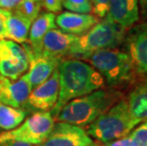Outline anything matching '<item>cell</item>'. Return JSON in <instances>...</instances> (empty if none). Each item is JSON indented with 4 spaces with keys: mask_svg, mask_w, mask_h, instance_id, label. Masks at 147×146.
<instances>
[{
    "mask_svg": "<svg viewBox=\"0 0 147 146\" xmlns=\"http://www.w3.org/2000/svg\"><path fill=\"white\" fill-rule=\"evenodd\" d=\"M30 112L23 108H14L0 102V128L9 131L16 128Z\"/></svg>",
    "mask_w": 147,
    "mask_h": 146,
    "instance_id": "19",
    "label": "cell"
},
{
    "mask_svg": "<svg viewBox=\"0 0 147 146\" xmlns=\"http://www.w3.org/2000/svg\"><path fill=\"white\" fill-rule=\"evenodd\" d=\"M42 7H44L49 12L56 13L60 12L63 7V0H41Z\"/></svg>",
    "mask_w": 147,
    "mask_h": 146,
    "instance_id": "25",
    "label": "cell"
},
{
    "mask_svg": "<svg viewBox=\"0 0 147 146\" xmlns=\"http://www.w3.org/2000/svg\"><path fill=\"white\" fill-rule=\"evenodd\" d=\"M0 146H34V145L19 141H5L0 142Z\"/></svg>",
    "mask_w": 147,
    "mask_h": 146,
    "instance_id": "28",
    "label": "cell"
},
{
    "mask_svg": "<svg viewBox=\"0 0 147 146\" xmlns=\"http://www.w3.org/2000/svg\"><path fill=\"white\" fill-rule=\"evenodd\" d=\"M58 72L59 96L51 111L53 119L68 102L101 89L105 85L101 74L86 61L79 59H63L58 67Z\"/></svg>",
    "mask_w": 147,
    "mask_h": 146,
    "instance_id": "1",
    "label": "cell"
},
{
    "mask_svg": "<svg viewBox=\"0 0 147 146\" xmlns=\"http://www.w3.org/2000/svg\"><path fill=\"white\" fill-rule=\"evenodd\" d=\"M106 146H137V145L133 141V139L130 138V136L127 135L124 138H121L115 141L110 142V143H107Z\"/></svg>",
    "mask_w": 147,
    "mask_h": 146,
    "instance_id": "26",
    "label": "cell"
},
{
    "mask_svg": "<svg viewBox=\"0 0 147 146\" xmlns=\"http://www.w3.org/2000/svg\"><path fill=\"white\" fill-rule=\"evenodd\" d=\"M126 30L104 17L88 32L78 36L71 46L68 57L84 60L102 49L117 48L124 42Z\"/></svg>",
    "mask_w": 147,
    "mask_h": 146,
    "instance_id": "5",
    "label": "cell"
},
{
    "mask_svg": "<svg viewBox=\"0 0 147 146\" xmlns=\"http://www.w3.org/2000/svg\"><path fill=\"white\" fill-rule=\"evenodd\" d=\"M63 6L68 11L90 13L93 11L92 0H63Z\"/></svg>",
    "mask_w": 147,
    "mask_h": 146,
    "instance_id": "21",
    "label": "cell"
},
{
    "mask_svg": "<svg viewBox=\"0 0 147 146\" xmlns=\"http://www.w3.org/2000/svg\"><path fill=\"white\" fill-rule=\"evenodd\" d=\"M56 15L49 11L39 13L35 19L32 21L29 32V46L32 52L38 50L41 41L45 34L52 29H56Z\"/></svg>",
    "mask_w": 147,
    "mask_h": 146,
    "instance_id": "16",
    "label": "cell"
},
{
    "mask_svg": "<svg viewBox=\"0 0 147 146\" xmlns=\"http://www.w3.org/2000/svg\"><path fill=\"white\" fill-rule=\"evenodd\" d=\"M93 13L98 18H104L107 12L108 0H92Z\"/></svg>",
    "mask_w": 147,
    "mask_h": 146,
    "instance_id": "23",
    "label": "cell"
},
{
    "mask_svg": "<svg viewBox=\"0 0 147 146\" xmlns=\"http://www.w3.org/2000/svg\"><path fill=\"white\" fill-rule=\"evenodd\" d=\"M42 9L41 0H22L13 10L22 16L33 21L38 16Z\"/></svg>",
    "mask_w": 147,
    "mask_h": 146,
    "instance_id": "20",
    "label": "cell"
},
{
    "mask_svg": "<svg viewBox=\"0 0 147 146\" xmlns=\"http://www.w3.org/2000/svg\"><path fill=\"white\" fill-rule=\"evenodd\" d=\"M121 99L123 94L117 89H98L68 102L54 120L86 127Z\"/></svg>",
    "mask_w": 147,
    "mask_h": 146,
    "instance_id": "2",
    "label": "cell"
},
{
    "mask_svg": "<svg viewBox=\"0 0 147 146\" xmlns=\"http://www.w3.org/2000/svg\"><path fill=\"white\" fill-rule=\"evenodd\" d=\"M139 124L132 117L125 99L101 115L94 122L86 126V132L92 139L102 143H110L129 135Z\"/></svg>",
    "mask_w": 147,
    "mask_h": 146,
    "instance_id": "4",
    "label": "cell"
},
{
    "mask_svg": "<svg viewBox=\"0 0 147 146\" xmlns=\"http://www.w3.org/2000/svg\"><path fill=\"white\" fill-rule=\"evenodd\" d=\"M0 61L18 65L26 71L29 68V55L26 48L9 39L0 40Z\"/></svg>",
    "mask_w": 147,
    "mask_h": 146,
    "instance_id": "17",
    "label": "cell"
},
{
    "mask_svg": "<svg viewBox=\"0 0 147 146\" xmlns=\"http://www.w3.org/2000/svg\"><path fill=\"white\" fill-rule=\"evenodd\" d=\"M94 146H96V145H94Z\"/></svg>",
    "mask_w": 147,
    "mask_h": 146,
    "instance_id": "30",
    "label": "cell"
},
{
    "mask_svg": "<svg viewBox=\"0 0 147 146\" xmlns=\"http://www.w3.org/2000/svg\"><path fill=\"white\" fill-rule=\"evenodd\" d=\"M125 100L131 115L139 124L147 120V78L131 89Z\"/></svg>",
    "mask_w": 147,
    "mask_h": 146,
    "instance_id": "15",
    "label": "cell"
},
{
    "mask_svg": "<svg viewBox=\"0 0 147 146\" xmlns=\"http://www.w3.org/2000/svg\"><path fill=\"white\" fill-rule=\"evenodd\" d=\"M32 85L26 74L17 80H11L0 75V102L14 108L25 109Z\"/></svg>",
    "mask_w": 147,
    "mask_h": 146,
    "instance_id": "10",
    "label": "cell"
},
{
    "mask_svg": "<svg viewBox=\"0 0 147 146\" xmlns=\"http://www.w3.org/2000/svg\"><path fill=\"white\" fill-rule=\"evenodd\" d=\"M58 96L59 72L57 69L48 80L32 88L28 98L25 109L30 112L51 111L57 102Z\"/></svg>",
    "mask_w": 147,
    "mask_h": 146,
    "instance_id": "9",
    "label": "cell"
},
{
    "mask_svg": "<svg viewBox=\"0 0 147 146\" xmlns=\"http://www.w3.org/2000/svg\"><path fill=\"white\" fill-rule=\"evenodd\" d=\"M24 48L29 55V71L26 73L32 88L36 87L51 77L58 69L61 59L51 58L30 52L29 45L24 44Z\"/></svg>",
    "mask_w": 147,
    "mask_h": 146,
    "instance_id": "12",
    "label": "cell"
},
{
    "mask_svg": "<svg viewBox=\"0 0 147 146\" xmlns=\"http://www.w3.org/2000/svg\"><path fill=\"white\" fill-rule=\"evenodd\" d=\"M22 0H0V8L7 9V10H12Z\"/></svg>",
    "mask_w": 147,
    "mask_h": 146,
    "instance_id": "27",
    "label": "cell"
},
{
    "mask_svg": "<svg viewBox=\"0 0 147 146\" xmlns=\"http://www.w3.org/2000/svg\"><path fill=\"white\" fill-rule=\"evenodd\" d=\"M55 120L51 111L34 112L16 128L0 134V142L19 141L32 145H40L51 132Z\"/></svg>",
    "mask_w": 147,
    "mask_h": 146,
    "instance_id": "6",
    "label": "cell"
},
{
    "mask_svg": "<svg viewBox=\"0 0 147 146\" xmlns=\"http://www.w3.org/2000/svg\"><path fill=\"white\" fill-rule=\"evenodd\" d=\"M139 6L142 10V16L147 19V0H139Z\"/></svg>",
    "mask_w": 147,
    "mask_h": 146,
    "instance_id": "29",
    "label": "cell"
},
{
    "mask_svg": "<svg viewBox=\"0 0 147 146\" xmlns=\"http://www.w3.org/2000/svg\"><path fill=\"white\" fill-rule=\"evenodd\" d=\"M10 10L0 8V40L7 38V20L11 14Z\"/></svg>",
    "mask_w": 147,
    "mask_h": 146,
    "instance_id": "24",
    "label": "cell"
},
{
    "mask_svg": "<svg viewBox=\"0 0 147 146\" xmlns=\"http://www.w3.org/2000/svg\"><path fill=\"white\" fill-rule=\"evenodd\" d=\"M124 42L137 74L147 75V22L131 28Z\"/></svg>",
    "mask_w": 147,
    "mask_h": 146,
    "instance_id": "8",
    "label": "cell"
},
{
    "mask_svg": "<svg viewBox=\"0 0 147 146\" xmlns=\"http://www.w3.org/2000/svg\"><path fill=\"white\" fill-rule=\"evenodd\" d=\"M77 37L78 36L76 35L65 33L56 28V29L49 30L45 34L38 50L36 52H32L30 48V50L33 54H40L44 56L63 60L65 56H68L71 46L76 41Z\"/></svg>",
    "mask_w": 147,
    "mask_h": 146,
    "instance_id": "11",
    "label": "cell"
},
{
    "mask_svg": "<svg viewBox=\"0 0 147 146\" xmlns=\"http://www.w3.org/2000/svg\"><path fill=\"white\" fill-rule=\"evenodd\" d=\"M32 21L22 16L17 12L11 11L7 20V39L18 43L25 44L29 38V32Z\"/></svg>",
    "mask_w": 147,
    "mask_h": 146,
    "instance_id": "18",
    "label": "cell"
},
{
    "mask_svg": "<svg viewBox=\"0 0 147 146\" xmlns=\"http://www.w3.org/2000/svg\"><path fill=\"white\" fill-rule=\"evenodd\" d=\"M94 141L83 127L67 122L54 123L51 132L39 146H94Z\"/></svg>",
    "mask_w": 147,
    "mask_h": 146,
    "instance_id": "7",
    "label": "cell"
},
{
    "mask_svg": "<svg viewBox=\"0 0 147 146\" xmlns=\"http://www.w3.org/2000/svg\"><path fill=\"white\" fill-rule=\"evenodd\" d=\"M83 61L94 67L113 89L132 83L138 75L128 53L118 48L98 50Z\"/></svg>",
    "mask_w": 147,
    "mask_h": 146,
    "instance_id": "3",
    "label": "cell"
},
{
    "mask_svg": "<svg viewBox=\"0 0 147 146\" xmlns=\"http://www.w3.org/2000/svg\"><path fill=\"white\" fill-rule=\"evenodd\" d=\"M96 146H97V145H96Z\"/></svg>",
    "mask_w": 147,
    "mask_h": 146,
    "instance_id": "31",
    "label": "cell"
},
{
    "mask_svg": "<svg viewBox=\"0 0 147 146\" xmlns=\"http://www.w3.org/2000/svg\"><path fill=\"white\" fill-rule=\"evenodd\" d=\"M99 18L90 13H76L71 11L61 12L56 16L55 23L62 32L81 36L99 22Z\"/></svg>",
    "mask_w": 147,
    "mask_h": 146,
    "instance_id": "14",
    "label": "cell"
},
{
    "mask_svg": "<svg viewBox=\"0 0 147 146\" xmlns=\"http://www.w3.org/2000/svg\"><path fill=\"white\" fill-rule=\"evenodd\" d=\"M105 17L124 30H130L140 19L139 0H108Z\"/></svg>",
    "mask_w": 147,
    "mask_h": 146,
    "instance_id": "13",
    "label": "cell"
},
{
    "mask_svg": "<svg viewBox=\"0 0 147 146\" xmlns=\"http://www.w3.org/2000/svg\"><path fill=\"white\" fill-rule=\"evenodd\" d=\"M129 136L137 146H147V120L138 124Z\"/></svg>",
    "mask_w": 147,
    "mask_h": 146,
    "instance_id": "22",
    "label": "cell"
}]
</instances>
